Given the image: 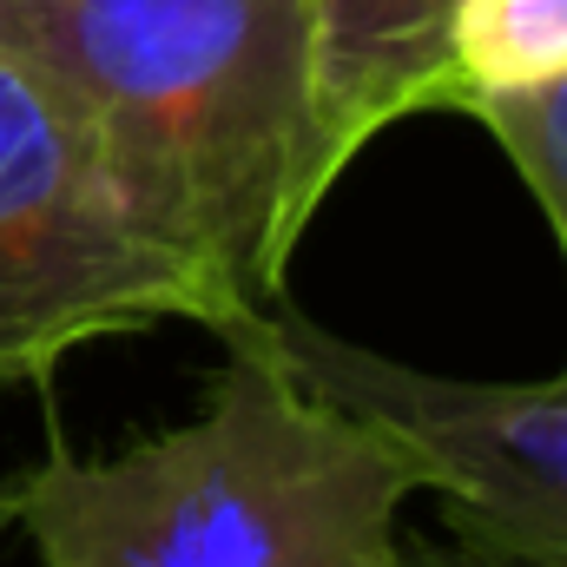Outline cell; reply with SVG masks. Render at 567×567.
I'll return each mask as SVG.
<instances>
[{
	"label": "cell",
	"mask_w": 567,
	"mask_h": 567,
	"mask_svg": "<svg viewBox=\"0 0 567 567\" xmlns=\"http://www.w3.org/2000/svg\"><path fill=\"white\" fill-rule=\"evenodd\" d=\"M0 53L53 93L218 323L278 303L323 205L303 0H0Z\"/></svg>",
	"instance_id": "6da1fadb"
},
{
	"label": "cell",
	"mask_w": 567,
	"mask_h": 567,
	"mask_svg": "<svg viewBox=\"0 0 567 567\" xmlns=\"http://www.w3.org/2000/svg\"><path fill=\"white\" fill-rule=\"evenodd\" d=\"M185 423L7 488L40 567H396L416 462L245 337Z\"/></svg>",
	"instance_id": "7a4b0ae2"
},
{
	"label": "cell",
	"mask_w": 567,
	"mask_h": 567,
	"mask_svg": "<svg viewBox=\"0 0 567 567\" xmlns=\"http://www.w3.org/2000/svg\"><path fill=\"white\" fill-rule=\"evenodd\" d=\"M212 337H245L323 403L383 429L416 462L423 495L442 502L449 555L468 567H567V370L535 383L435 377L323 330L290 290Z\"/></svg>",
	"instance_id": "3957f363"
},
{
	"label": "cell",
	"mask_w": 567,
	"mask_h": 567,
	"mask_svg": "<svg viewBox=\"0 0 567 567\" xmlns=\"http://www.w3.org/2000/svg\"><path fill=\"white\" fill-rule=\"evenodd\" d=\"M158 323L218 330V303L126 212L53 93L0 53V383H47L73 350Z\"/></svg>",
	"instance_id": "277c9868"
},
{
	"label": "cell",
	"mask_w": 567,
	"mask_h": 567,
	"mask_svg": "<svg viewBox=\"0 0 567 567\" xmlns=\"http://www.w3.org/2000/svg\"><path fill=\"white\" fill-rule=\"evenodd\" d=\"M462 0H303L310 40V178H337L383 126L449 106V40Z\"/></svg>",
	"instance_id": "5b68a950"
},
{
	"label": "cell",
	"mask_w": 567,
	"mask_h": 567,
	"mask_svg": "<svg viewBox=\"0 0 567 567\" xmlns=\"http://www.w3.org/2000/svg\"><path fill=\"white\" fill-rule=\"evenodd\" d=\"M449 106L567 80V0H462L449 40Z\"/></svg>",
	"instance_id": "8992f818"
},
{
	"label": "cell",
	"mask_w": 567,
	"mask_h": 567,
	"mask_svg": "<svg viewBox=\"0 0 567 567\" xmlns=\"http://www.w3.org/2000/svg\"><path fill=\"white\" fill-rule=\"evenodd\" d=\"M462 113L482 120V133L508 152V165L535 192V205H542V218H548V231L567 258V80L535 86V93L468 100Z\"/></svg>",
	"instance_id": "52a82bcc"
},
{
	"label": "cell",
	"mask_w": 567,
	"mask_h": 567,
	"mask_svg": "<svg viewBox=\"0 0 567 567\" xmlns=\"http://www.w3.org/2000/svg\"><path fill=\"white\" fill-rule=\"evenodd\" d=\"M396 567H468V561H462V555H435V548H403Z\"/></svg>",
	"instance_id": "ba28073f"
},
{
	"label": "cell",
	"mask_w": 567,
	"mask_h": 567,
	"mask_svg": "<svg viewBox=\"0 0 567 567\" xmlns=\"http://www.w3.org/2000/svg\"><path fill=\"white\" fill-rule=\"evenodd\" d=\"M7 528H13V515H7V488H0V535H7Z\"/></svg>",
	"instance_id": "9c48e42d"
}]
</instances>
